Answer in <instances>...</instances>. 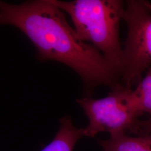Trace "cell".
<instances>
[{"mask_svg": "<svg viewBox=\"0 0 151 151\" xmlns=\"http://www.w3.org/2000/svg\"><path fill=\"white\" fill-rule=\"evenodd\" d=\"M0 22L21 30L37 49L38 60L57 61L75 70L83 82L84 97H91L99 86L111 90L120 83L119 72L96 47L81 40L62 10L49 0L18 5L1 1Z\"/></svg>", "mask_w": 151, "mask_h": 151, "instance_id": "6da1fadb", "label": "cell"}, {"mask_svg": "<svg viewBox=\"0 0 151 151\" xmlns=\"http://www.w3.org/2000/svg\"><path fill=\"white\" fill-rule=\"evenodd\" d=\"M67 13L82 41L91 44L122 77L123 53L119 38L124 3L120 0H49Z\"/></svg>", "mask_w": 151, "mask_h": 151, "instance_id": "7a4b0ae2", "label": "cell"}, {"mask_svg": "<svg viewBox=\"0 0 151 151\" xmlns=\"http://www.w3.org/2000/svg\"><path fill=\"white\" fill-rule=\"evenodd\" d=\"M89 120L83 129L84 136L93 137L106 132L110 135L135 134L143 115L136 102L133 89L120 83L111 90L108 96L100 99L83 97L77 100Z\"/></svg>", "mask_w": 151, "mask_h": 151, "instance_id": "3957f363", "label": "cell"}, {"mask_svg": "<svg viewBox=\"0 0 151 151\" xmlns=\"http://www.w3.org/2000/svg\"><path fill=\"white\" fill-rule=\"evenodd\" d=\"M123 20L128 27L123 53L122 84H138L151 67V4L145 0L126 1Z\"/></svg>", "mask_w": 151, "mask_h": 151, "instance_id": "277c9868", "label": "cell"}, {"mask_svg": "<svg viewBox=\"0 0 151 151\" xmlns=\"http://www.w3.org/2000/svg\"><path fill=\"white\" fill-rule=\"evenodd\" d=\"M103 151H151V134L132 137L127 133L110 135L108 140H100Z\"/></svg>", "mask_w": 151, "mask_h": 151, "instance_id": "5b68a950", "label": "cell"}, {"mask_svg": "<svg viewBox=\"0 0 151 151\" xmlns=\"http://www.w3.org/2000/svg\"><path fill=\"white\" fill-rule=\"evenodd\" d=\"M60 127L53 140L41 151H73L77 141L84 136L83 129L72 124L69 116L60 120Z\"/></svg>", "mask_w": 151, "mask_h": 151, "instance_id": "8992f818", "label": "cell"}, {"mask_svg": "<svg viewBox=\"0 0 151 151\" xmlns=\"http://www.w3.org/2000/svg\"><path fill=\"white\" fill-rule=\"evenodd\" d=\"M133 93L142 113L149 114L151 118V67Z\"/></svg>", "mask_w": 151, "mask_h": 151, "instance_id": "52a82bcc", "label": "cell"}, {"mask_svg": "<svg viewBox=\"0 0 151 151\" xmlns=\"http://www.w3.org/2000/svg\"><path fill=\"white\" fill-rule=\"evenodd\" d=\"M139 134H151V118L140 120L139 127Z\"/></svg>", "mask_w": 151, "mask_h": 151, "instance_id": "ba28073f", "label": "cell"}]
</instances>
